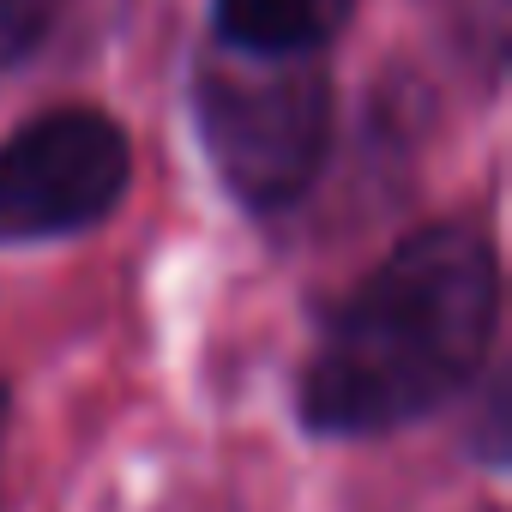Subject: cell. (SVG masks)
Masks as SVG:
<instances>
[{"label": "cell", "instance_id": "8992f818", "mask_svg": "<svg viewBox=\"0 0 512 512\" xmlns=\"http://www.w3.org/2000/svg\"><path fill=\"white\" fill-rule=\"evenodd\" d=\"M0 452H7V392H0Z\"/></svg>", "mask_w": 512, "mask_h": 512}, {"label": "cell", "instance_id": "7a4b0ae2", "mask_svg": "<svg viewBox=\"0 0 512 512\" xmlns=\"http://www.w3.org/2000/svg\"><path fill=\"white\" fill-rule=\"evenodd\" d=\"M193 115L223 187L253 211H278L296 205L326 163L332 79L320 55H247L217 43L193 67Z\"/></svg>", "mask_w": 512, "mask_h": 512}, {"label": "cell", "instance_id": "277c9868", "mask_svg": "<svg viewBox=\"0 0 512 512\" xmlns=\"http://www.w3.org/2000/svg\"><path fill=\"white\" fill-rule=\"evenodd\" d=\"M356 0H217V43L247 55H320Z\"/></svg>", "mask_w": 512, "mask_h": 512}, {"label": "cell", "instance_id": "5b68a950", "mask_svg": "<svg viewBox=\"0 0 512 512\" xmlns=\"http://www.w3.org/2000/svg\"><path fill=\"white\" fill-rule=\"evenodd\" d=\"M55 25V0H0V73L19 67Z\"/></svg>", "mask_w": 512, "mask_h": 512}, {"label": "cell", "instance_id": "3957f363", "mask_svg": "<svg viewBox=\"0 0 512 512\" xmlns=\"http://www.w3.org/2000/svg\"><path fill=\"white\" fill-rule=\"evenodd\" d=\"M133 175L127 133L97 109H55L0 145V247L103 223Z\"/></svg>", "mask_w": 512, "mask_h": 512}, {"label": "cell", "instance_id": "6da1fadb", "mask_svg": "<svg viewBox=\"0 0 512 512\" xmlns=\"http://www.w3.org/2000/svg\"><path fill=\"white\" fill-rule=\"evenodd\" d=\"M500 272L476 229L428 223L404 235L332 314L308 374L302 416L314 434H392L440 410L494 338Z\"/></svg>", "mask_w": 512, "mask_h": 512}]
</instances>
